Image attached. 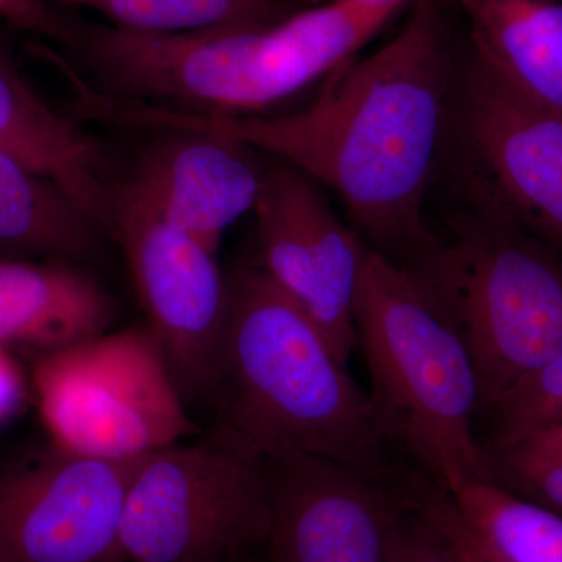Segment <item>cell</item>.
<instances>
[{"instance_id":"cell-19","label":"cell","mask_w":562,"mask_h":562,"mask_svg":"<svg viewBox=\"0 0 562 562\" xmlns=\"http://www.w3.org/2000/svg\"><path fill=\"white\" fill-rule=\"evenodd\" d=\"M113 27L149 35L262 25L291 13L284 0H91Z\"/></svg>"},{"instance_id":"cell-16","label":"cell","mask_w":562,"mask_h":562,"mask_svg":"<svg viewBox=\"0 0 562 562\" xmlns=\"http://www.w3.org/2000/svg\"><path fill=\"white\" fill-rule=\"evenodd\" d=\"M109 294L69 261H0V347L65 349L109 331Z\"/></svg>"},{"instance_id":"cell-12","label":"cell","mask_w":562,"mask_h":562,"mask_svg":"<svg viewBox=\"0 0 562 562\" xmlns=\"http://www.w3.org/2000/svg\"><path fill=\"white\" fill-rule=\"evenodd\" d=\"M271 524L266 562H386L413 497L342 462L294 447L261 450Z\"/></svg>"},{"instance_id":"cell-11","label":"cell","mask_w":562,"mask_h":562,"mask_svg":"<svg viewBox=\"0 0 562 562\" xmlns=\"http://www.w3.org/2000/svg\"><path fill=\"white\" fill-rule=\"evenodd\" d=\"M272 161L254 209L261 269L312 317L347 364L357 349L355 302L368 246L336 216L316 181L288 162Z\"/></svg>"},{"instance_id":"cell-7","label":"cell","mask_w":562,"mask_h":562,"mask_svg":"<svg viewBox=\"0 0 562 562\" xmlns=\"http://www.w3.org/2000/svg\"><path fill=\"white\" fill-rule=\"evenodd\" d=\"M32 387L52 446L79 457L136 461L202 432L147 327L36 355Z\"/></svg>"},{"instance_id":"cell-9","label":"cell","mask_w":562,"mask_h":562,"mask_svg":"<svg viewBox=\"0 0 562 562\" xmlns=\"http://www.w3.org/2000/svg\"><path fill=\"white\" fill-rule=\"evenodd\" d=\"M131 268L147 328L184 401H213L228 306L216 251L173 227L116 184L113 231Z\"/></svg>"},{"instance_id":"cell-27","label":"cell","mask_w":562,"mask_h":562,"mask_svg":"<svg viewBox=\"0 0 562 562\" xmlns=\"http://www.w3.org/2000/svg\"><path fill=\"white\" fill-rule=\"evenodd\" d=\"M238 562H266L262 553L254 554V557L246 558V560H241Z\"/></svg>"},{"instance_id":"cell-21","label":"cell","mask_w":562,"mask_h":562,"mask_svg":"<svg viewBox=\"0 0 562 562\" xmlns=\"http://www.w3.org/2000/svg\"><path fill=\"white\" fill-rule=\"evenodd\" d=\"M480 417L491 425L487 443L508 441L543 425L562 422V355L509 387Z\"/></svg>"},{"instance_id":"cell-8","label":"cell","mask_w":562,"mask_h":562,"mask_svg":"<svg viewBox=\"0 0 562 562\" xmlns=\"http://www.w3.org/2000/svg\"><path fill=\"white\" fill-rule=\"evenodd\" d=\"M442 162L464 209L562 251V116L458 58Z\"/></svg>"},{"instance_id":"cell-17","label":"cell","mask_w":562,"mask_h":562,"mask_svg":"<svg viewBox=\"0 0 562 562\" xmlns=\"http://www.w3.org/2000/svg\"><path fill=\"white\" fill-rule=\"evenodd\" d=\"M101 232L57 184L0 150V246L72 262L98 254Z\"/></svg>"},{"instance_id":"cell-24","label":"cell","mask_w":562,"mask_h":562,"mask_svg":"<svg viewBox=\"0 0 562 562\" xmlns=\"http://www.w3.org/2000/svg\"><path fill=\"white\" fill-rule=\"evenodd\" d=\"M0 20L13 27L76 46L79 29L49 9L43 0H0Z\"/></svg>"},{"instance_id":"cell-26","label":"cell","mask_w":562,"mask_h":562,"mask_svg":"<svg viewBox=\"0 0 562 562\" xmlns=\"http://www.w3.org/2000/svg\"><path fill=\"white\" fill-rule=\"evenodd\" d=\"M360 2L369 3V5L373 7H382V9L398 11L402 7H405V3H408L409 0H360Z\"/></svg>"},{"instance_id":"cell-15","label":"cell","mask_w":562,"mask_h":562,"mask_svg":"<svg viewBox=\"0 0 562 562\" xmlns=\"http://www.w3.org/2000/svg\"><path fill=\"white\" fill-rule=\"evenodd\" d=\"M469 55L524 99L562 116V0H449Z\"/></svg>"},{"instance_id":"cell-3","label":"cell","mask_w":562,"mask_h":562,"mask_svg":"<svg viewBox=\"0 0 562 562\" xmlns=\"http://www.w3.org/2000/svg\"><path fill=\"white\" fill-rule=\"evenodd\" d=\"M397 11L330 0L262 25L149 35L79 29L76 46L109 94L254 116L353 60Z\"/></svg>"},{"instance_id":"cell-28","label":"cell","mask_w":562,"mask_h":562,"mask_svg":"<svg viewBox=\"0 0 562 562\" xmlns=\"http://www.w3.org/2000/svg\"><path fill=\"white\" fill-rule=\"evenodd\" d=\"M60 2H68V3H79V5H87L91 2V0H60Z\"/></svg>"},{"instance_id":"cell-5","label":"cell","mask_w":562,"mask_h":562,"mask_svg":"<svg viewBox=\"0 0 562 562\" xmlns=\"http://www.w3.org/2000/svg\"><path fill=\"white\" fill-rule=\"evenodd\" d=\"M471 351L480 416L509 387L562 355V251L462 210L419 271Z\"/></svg>"},{"instance_id":"cell-2","label":"cell","mask_w":562,"mask_h":562,"mask_svg":"<svg viewBox=\"0 0 562 562\" xmlns=\"http://www.w3.org/2000/svg\"><path fill=\"white\" fill-rule=\"evenodd\" d=\"M346 366L312 317L261 266L228 273L213 394L216 424L258 452L283 443L416 497L430 482L392 446L371 395Z\"/></svg>"},{"instance_id":"cell-14","label":"cell","mask_w":562,"mask_h":562,"mask_svg":"<svg viewBox=\"0 0 562 562\" xmlns=\"http://www.w3.org/2000/svg\"><path fill=\"white\" fill-rule=\"evenodd\" d=\"M0 150L57 184L102 232L113 231L116 184L98 140L47 105L0 55Z\"/></svg>"},{"instance_id":"cell-25","label":"cell","mask_w":562,"mask_h":562,"mask_svg":"<svg viewBox=\"0 0 562 562\" xmlns=\"http://www.w3.org/2000/svg\"><path fill=\"white\" fill-rule=\"evenodd\" d=\"M27 401V382L10 350L0 347V424L21 412Z\"/></svg>"},{"instance_id":"cell-1","label":"cell","mask_w":562,"mask_h":562,"mask_svg":"<svg viewBox=\"0 0 562 562\" xmlns=\"http://www.w3.org/2000/svg\"><path fill=\"white\" fill-rule=\"evenodd\" d=\"M458 58L442 0H413L401 31L325 80L305 109L224 116L125 102L121 124L239 140L339 195L369 250L417 271L439 243L425 203L442 165Z\"/></svg>"},{"instance_id":"cell-18","label":"cell","mask_w":562,"mask_h":562,"mask_svg":"<svg viewBox=\"0 0 562 562\" xmlns=\"http://www.w3.org/2000/svg\"><path fill=\"white\" fill-rule=\"evenodd\" d=\"M502 562H562V516L486 480L447 492Z\"/></svg>"},{"instance_id":"cell-20","label":"cell","mask_w":562,"mask_h":562,"mask_svg":"<svg viewBox=\"0 0 562 562\" xmlns=\"http://www.w3.org/2000/svg\"><path fill=\"white\" fill-rule=\"evenodd\" d=\"M483 449L491 483L562 516V422Z\"/></svg>"},{"instance_id":"cell-10","label":"cell","mask_w":562,"mask_h":562,"mask_svg":"<svg viewBox=\"0 0 562 562\" xmlns=\"http://www.w3.org/2000/svg\"><path fill=\"white\" fill-rule=\"evenodd\" d=\"M136 461L57 449L0 468V562H124L121 525Z\"/></svg>"},{"instance_id":"cell-6","label":"cell","mask_w":562,"mask_h":562,"mask_svg":"<svg viewBox=\"0 0 562 562\" xmlns=\"http://www.w3.org/2000/svg\"><path fill=\"white\" fill-rule=\"evenodd\" d=\"M269 524L261 453L216 424L140 458L122 514V561L238 562L262 552Z\"/></svg>"},{"instance_id":"cell-4","label":"cell","mask_w":562,"mask_h":562,"mask_svg":"<svg viewBox=\"0 0 562 562\" xmlns=\"http://www.w3.org/2000/svg\"><path fill=\"white\" fill-rule=\"evenodd\" d=\"M355 331L376 416L403 460L446 492L471 480L490 482L476 432L475 366L430 284L369 250L355 302Z\"/></svg>"},{"instance_id":"cell-23","label":"cell","mask_w":562,"mask_h":562,"mask_svg":"<svg viewBox=\"0 0 562 562\" xmlns=\"http://www.w3.org/2000/svg\"><path fill=\"white\" fill-rule=\"evenodd\" d=\"M386 562H458L438 528L417 502L402 509L392 532Z\"/></svg>"},{"instance_id":"cell-13","label":"cell","mask_w":562,"mask_h":562,"mask_svg":"<svg viewBox=\"0 0 562 562\" xmlns=\"http://www.w3.org/2000/svg\"><path fill=\"white\" fill-rule=\"evenodd\" d=\"M266 165L255 149L209 133L180 132L151 147L122 188L210 250L254 211Z\"/></svg>"},{"instance_id":"cell-22","label":"cell","mask_w":562,"mask_h":562,"mask_svg":"<svg viewBox=\"0 0 562 562\" xmlns=\"http://www.w3.org/2000/svg\"><path fill=\"white\" fill-rule=\"evenodd\" d=\"M422 513L443 536L458 562H502L458 512L450 495L439 487H427L417 501Z\"/></svg>"}]
</instances>
